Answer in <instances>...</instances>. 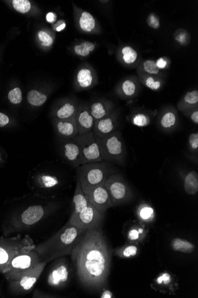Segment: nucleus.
<instances>
[{"label":"nucleus","instance_id":"393cba45","mask_svg":"<svg viewBox=\"0 0 198 298\" xmlns=\"http://www.w3.org/2000/svg\"><path fill=\"white\" fill-rule=\"evenodd\" d=\"M96 83L95 74H93L90 68H83L77 72L75 77V85L78 90H88L95 85Z\"/></svg>","mask_w":198,"mask_h":298},{"label":"nucleus","instance_id":"c756f323","mask_svg":"<svg viewBox=\"0 0 198 298\" xmlns=\"http://www.w3.org/2000/svg\"><path fill=\"white\" fill-rule=\"evenodd\" d=\"M136 72H137V74H145L165 77L163 72L158 69L156 66L155 60L152 59L142 61L137 67Z\"/></svg>","mask_w":198,"mask_h":298},{"label":"nucleus","instance_id":"2f4dec72","mask_svg":"<svg viewBox=\"0 0 198 298\" xmlns=\"http://www.w3.org/2000/svg\"><path fill=\"white\" fill-rule=\"evenodd\" d=\"M139 247L138 244L128 243L124 246L117 248L115 249V255L121 258L128 259L134 257L139 253Z\"/></svg>","mask_w":198,"mask_h":298},{"label":"nucleus","instance_id":"a19ab883","mask_svg":"<svg viewBox=\"0 0 198 298\" xmlns=\"http://www.w3.org/2000/svg\"><path fill=\"white\" fill-rule=\"evenodd\" d=\"M147 24L151 28L157 30L161 26V22L159 17L154 13H151L147 18Z\"/></svg>","mask_w":198,"mask_h":298},{"label":"nucleus","instance_id":"5701e85b","mask_svg":"<svg viewBox=\"0 0 198 298\" xmlns=\"http://www.w3.org/2000/svg\"><path fill=\"white\" fill-rule=\"evenodd\" d=\"M91 115L93 116L94 121L105 118L115 110V105L112 101L105 99H100L94 101L88 105Z\"/></svg>","mask_w":198,"mask_h":298},{"label":"nucleus","instance_id":"aec40b11","mask_svg":"<svg viewBox=\"0 0 198 298\" xmlns=\"http://www.w3.org/2000/svg\"><path fill=\"white\" fill-rule=\"evenodd\" d=\"M117 57L120 63L129 68H136L141 63L138 51L130 45L120 46L117 50Z\"/></svg>","mask_w":198,"mask_h":298},{"label":"nucleus","instance_id":"f3484780","mask_svg":"<svg viewBox=\"0 0 198 298\" xmlns=\"http://www.w3.org/2000/svg\"><path fill=\"white\" fill-rule=\"evenodd\" d=\"M141 83L137 76H129L124 77L115 87V94L119 99L130 100L136 98L140 91Z\"/></svg>","mask_w":198,"mask_h":298},{"label":"nucleus","instance_id":"cd10ccee","mask_svg":"<svg viewBox=\"0 0 198 298\" xmlns=\"http://www.w3.org/2000/svg\"><path fill=\"white\" fill-rule=\"evenodd\" d=\"M77 22L80 29L83 32L96 33L98 31L95 18L91 14L86 11H80Z\"/></svg>","mask_w":198,"mask_h":298},{"label":"nucleus","instance_id":"7ed1b4c3","mask_svg":"<svg viewBox=\"0 0 198 298\" xmlns=\"http://www.w3.org/2000/svg\"><path fill=\"white\" fill-rule=\"evenodd\" d=\"M110 164L103 161L82 164L76 169V180L85 194L97 186L104 185L108 178L114 174Z\"/></svg>","mask_w":198,"mask_h":298},{"label":"nucleus","instance_id":"4c0bfd02","mask_svg":"<svg viewBox=\"0 0 198 298\" xmlns=\"http://www.w3.org/2000/svg\"><path fill=\"white\" fill-rule=\"evenodd\" d=\"M174 40L180 46H186L191 42V35L186 29H178L174 33Z\"/></svg>","mask_w":198,"mask_h":298},{"label":"nucleus","instance_id":"72a5a7b5","mask_svg":"<svg viewBox=\"0 0 198 298\" xmlns=\"http://www.w3.org/2000/svg\"><path fill=\"white\" fill-rule=\"evenodd\" d=\"M48 99V96L44 92L38 90H32L27 93L28 103L33 107H41Z\"/></svg>","mask_w":198,"mask_h":298},{"label":"nucleus","instance_id":"0eeeda50","mask_svg":"<svg viewBox=\"0 0 198 298\" xmlns=\"http://www.w3.org/2000/svg\"><path fill=\"white\" fill-rule=\"evenodd\" d=\"M72 139L77 141L82 148L83 156L82 164L103 161L99 142L93 132L79 134Z\"/></svg>","mask_w":198,"mask_h":298},{"label":"nucleus","instance_id":"ddd939ff","mask_svg":"<svg viewBox=\"0 0 198 298\" xmlns=\"http://www.w3.org/2000/svg\"><path fill=\"white\" fill-rule=\"evenodd\" d=\"M119 111L115 110L110 115L95 121L93 131L97 139H102L115 132L119 126Z\"/></svg>","mask_w":198,"mask_h":298},{"label":"nucleus","instance_id":"c9c22d12","mask_svg":"<svg viewBox=\"0 0 198 298\" xmlns=\"http://www.w3.org/2000/svg\"><path fill=\"white\" fill-rule=\"evenodd\" d=\"M187 154L189 158L198 163V133L194 132L189 136L188 147H187Z\"/></svg>","mask_w":198,"mask_h":298},{"label":"nucleus","instance_id":"58836bf2","mask_svg":"<svg viewBox=\"0 0 198 298\" xmlns=\"http://www.w3.org/2000/svg\"><path fill=\"white\" fill-rule=\"evenodd\" d=\"M12 3L15 10L21 13L29 12L31 8V4L28 0H13Z\"/></svg>","mask_w":198,"mask_h":298},{"label":"nucleus","instance_id":"8fccbe9b","mask_svg":"<svg viewBox=\"0 0 198 298\" xmlns=\"http://www.w3.org/2000/svg\"><path fill=\"white\" fill-rule=\"evenodd\" d=\"M66 23L61 24L59 26H58L57 28H56V31L61 32L64 29L66 28Z\"/></svg>","mask_w":198,"mask_h":298},{"label":"nucleus","instance_id":"ea45409f","mask_svg":"<svg viewBox=\"0 0 198 298\" xmlns=\"http://www.w3.org/2000/svg\"><path fill=\"white\" fill-rule=\"evenodd\" d=\"M8 99L13 104H20L23 99L21 88H15L10 91L8 94Z\"/></svg>","mask_w":198,"mask_h":298},{"label":"nucleus","instance_id":"dca6fc26","mask_svg":"<svg viewBox=\"0 0 198 298\" xmlns=\"http://www.w3.org/2000/svg\"><path fill=\"white\" fill-rule=\"evenodd\" d=\"M179 124L178 111L173 105H167L158 115L157 126L164 133H171L177 129Z\"/></svg>","mask_w":198,"mask_h":298},{"label":"nucleus","instance_id":"f8f14e48","mask_svg":"<svg viewBox=\"0 0 198 298\" xmlns=\"http://www.w3.org/2000/svg\"><path fill=\"white\" fill-rule=\"evenodd\" d=\"M90 204L102 214L113 207L110 194L104 185L97 186L85 194Z\"/></svg>","mask_w":198,"mask_h":298},{"label":"nucleus","instance_id":"1a4fd4ad","mask_svg":"<svg viewBox=\"0 0 198 298\" xmlns=\"http://www.w3.org/2000/svg\"><path fill=\"white\" fill-rule=\"evenodd\" d=\"M104 217L105 214L99 212L89 203L87 207L68 222L81 229L87 230L100 227Z\"/></svg>","mask_w":198,"mask_h":298},{"label":"nucleus","instance_id":"de8ad7c7","mask_svg":"<svg viewBox=\"0 0 198 298\" xmlns=\"http://www.w3.org/2000/svg\"><path fill=\"white\" fill-rule=\"evenodd\" d=\"M46 19L47 22H48L49 23H53L55 21L56 17L54 13L50 12L47 14Z\"/></svg>","mask_w":198,"mask_h":298},{"label":"nucleus","instance_id":"37998d69","mask_svg":"<svg viewBox=\"0 0 198 298\" xmlns=\"http://www.w3.org/2000/svg\"><path fill=\"white\" fill-rule=\"evenodd\" d=\"M183 115H185L189 119L194 123V124L198 125V107L194 108V109L189 110L182 113Z\"/></svg>","mask_w":198,"mask_h":298},{"label":"nucleus","instance_id":"2eb2a0df","mask_svg":"<svg viewBox=\"0 0 198 298\" xmlns=\"http://www.w3.org/2000/svg\"><path fill=\"white\" fill-rule=\"evenodd\" d=\"M42 261L40 255L34 248L17 255L9 264L18 273L17 276L26 270L33 268Z\"/></svg>","mask_w":198,"mask_h":298},{"label":"nucleus","instance_id":"4468645a","mask_svg":"<svg viewBox=\"0 0 198 298\" xmlns=\"http://www.w3.org/2000/svg\"><path fill=\"white\" fill-rule=\"evenodd\" d=\"M46 264L45 262L41 261L38 265L18 275L17 277L18 278V281L16 283L19 290L23 292L31 291L43 273Z\"/></svg>","mask_w":198,"mask_h":298},{"label":"nucleus","instance_id":"c85d7f7f","mask_svg":"<svg viewBox=\"0 0 198 298\" xmlns=\"http://www.w3.org/2000/svg\"><path fill=\"white\" fill-rule=\"evenodd\" d=\"M139 83L143 84L150 90L159 91L165 85V77L152 76L145 74H138L137 76Z\"/></svg>","mask_w":198,"mask_h":298},{"label":"nucleus","instance_id":"a211bd4d","mask_svg":"<svg viewBox=\"0 0 198 298\" xmlns=\"http://www.w3.org/2000/svg\"><path fill=\"white\" fill-rule=\"evenodd\" d=\"M75 120L79 135L86 134L93 131L95 121L91 115L88 105L79 104Z\"/></svg>","mask_w":198,"mask_h":298},{"label":"nucleus","instance_id":"79ce46f5","mask_svg":"<svg viewBox=\"0 0 198 298\" xmlns=\"http://www.w3.org/2000/svg\"><path fill=\"white\" fill-rule=\"evenodd\" d=\"M38 36L39 40L42 42V45L44 47L51 46L54 43V40H53L51 36L45 31H44V30H40L38 33Z\"/></svg>","mask_w":198,"mask_h":298},{"label":"nucleus","instance_id":"a18cd8bd","mask_svg":"<svg viewBox=\"0 0 198 298\" xmlns=\"http://www.w3.org/2000/svg\"><path fill=\"white\" fill-rule=\"evenodd\" d=\"M10 119L5 114L0 113V127H4L9 124Z\"/></svg>","mask_w":198,"mask_h":298},{"label":"nucleus","instance_id":"4be33fe9","mask_svg":"<svg viewBox=\"0 0 198 298\" xmlns=\"http://www.w3.org/2000/svg\"><path fill=\"white\" fill-rule=\"evenodd\" d=\"M157 112L153 110L138 108L133 110L127 118L131 124L135 126L144 127L149 126L152 124Z\"/></svg>","mask_w":198,"mask_h":298},{"label":"nucleus","instance_id":"49530a36","mask_svg":"<svg viewBox=\"0 0 198 298\" xmlns=\"http://www.w3.org/2000/svg\"><path fill=\"white\" fill-rule=\"evenodd\" d=\"M33 298H54L53 295L48 294L43 295L42 292L36 290L34 292V294L33 295Z\"/></svg>","mask_w":198,"mask_h":298},{"label":"nucleus","instance_id":"473e14b6","mask_svg":"<svg viewBox=\"0 0 198 298\" xmlns=\"http://www.w3.org/2000/svg\"><path fill=\"white\" fill-rule=\"evenodd\" d=\"M184 189L188 195L194 196L198 192V174L195 171L189 172L184 177Z\"/></svg>","mask_w":198,"mask_h":298},{"label":"nucleus","instance_id":"bb28decb","mask_svg":"<svg viewBox=\"0 0 198 298\" xmlns=\"http://www.w3.org/2000/svg\"><path fill=\"white\" fill-rule=\"evenodd\" d=\"M177 110L183 113L186 111L198 107V91L193 90L187 92L177 104Z\"/></svg>","mask_w":198,"mask_h":298},{"label":"nucleus","instance_id":"e433bc0d","mask_svg":"<svg viewBox=\"0 0 198 298\" xmlns=\"http://www.w3.org/2000/svg\"><path fill=\"white\" fill-rule=\"evenodd\" d=\"M96 48L95 43L90 41H83L79 44H77L74 47L75 54L79 56L86 57L90 55Z\"/></svg>","mask_w":198,"mask_h":298},{"label":"nucleus","instance_id":"39448f33","mask_svg":"<svg viewBox=\"0 0 198 298\" xmlns=\"http://www.w3.org/2000/svg\"><path fill=\"white\" fill-rule=\"evenodd\" d=\"M113 207L125 204L133 198V192L122 175L113 174L104 183Z\"/></svg>","mask_w":198,"mask_h":298},{"label":"nucleus","instance_id":"a878e982","mask_svg":"<svg viewBox=\"0 0 198 298\" xmlns=\"http://www.w3.org/2000/svg\"><path fill=\"white\" fill-rule=\"evenodd\" d=\"M73 211L70 216V218H74L79 214L83 209L87 207L89 202L86 195L84 193L79 181L76 180V187H75L73 200Z\"/></svg>","mask_w":198,"mask_h":298},{"label":"nucleus","instance_id":"f704fd0d","mask_svg":"<svg viewBox=\"0 0 198 298\" xmlns=\"http://www.w3.org/2000/svg\"><path fill=\"white\" fill-rule=\"evenodd\" d=\"M171 247L175 251L185 253H193L195 246L192 242L181 238H175L172 241Z\"/></svg>","mask_w":198,"mask_h":298},{"label":"nucleus","instance_id":"f257e3e1","mask_svg":"<svg viewBox=\"0 0 198 298\" xmlns=\"http://www.w3.org/2000/svg\"><path fill=\"white\" fill-rule=\"evenodd\" d=\"M71 255L78 278L85 288L99 291L107 285L111 253L100 227L86 230Z\"/></svg>","mask_w":198,"mask_h":298},{"label":"nucleus","instance_id":"9b49d317","mask_svg":"<svg viewBox=\"0 0 198 298\" xmlns=\"http://www.w3.org/2000/svg\"><path fill=\"white\" fill-rule=\"evenodd\" d=\"M53 204H35L29 206L23 211L21 222L24 227H30L37 224L55 210Z\"/></svg>","mask_w":198,"mask_h":298},{"label":"nucleus","instance_id":"6e6552de","mask_svg":"<svg viewBox=\"0 0 198 298\" xmlns=\"http://www.w3.org/2000/svg\"><path fill=\"white\" fill-rule=\"evenodd\" d=\"M50 270L47 282L55 288H64L71 280L72 270L67 258L61 257L54 260Z\"/></svg>","mask_w":198,"mask_h":298},{"label":"nucleus","instance_id":"412c9836","mask_svg":"<svg viewBox=\"0 0 198 298\" xmlns=\"http://www.w3.org/2000/svg\"><path fill=\"white\" fill-rule=\"evenodd\" d=\"M127 227L125 231V237L128 243L140 244L146 240L149 230L145 226L144 224L141 222H133Z\"/></svg>","mask_w":198,"mask_h":298},{"label":"nucleus","instance_id":"7c9ffc66","mask_svg":"<svg viewBox=\"0 0 198 298\" xmlns=\"http://www.w3.org/2000/svg\"><path fill=\"white\" fill-rule=\"evenodd\" d=\"M136 214L139 222L143 224H150L155 218L154 208L146 203H142L138 206L136 210Z\"/></svg>","mask_w":198,"mask_h":298},{"label":"nucleus","instance_id":"9d476101","mask_svg":"<svg viewBox=\"0 0 198 298\" xmlns=\"http://www.w3.org/2000/svg\"><path fill=\"white\" fill-rule=\"evenodd\" d=\"M59 151L62 159L71 168L77 169L82 164V148L74 139H62Z\"/></svg>","mask_w":198,"mask_h":298},{"label":"nucleus","instance_id":"423d86ee","mask_svg":"<svg viewBox=\"0 0 198 298\" xmlns=\"http://www.w3.org/2000/svg\"><path fill=\"white\" fill-rule=\"evenodd\" d=\"M33 192L40 197H52V192L57 191L61 185V180L57 174L47 170H40L33 172Z\"/></svg>","mask_w":198,"mask_h":298},{"label":"nucleus","instance_id":"b1692460","mask_svg":"<svg viewBox=\"0 0 198 298\" xmlns=\"http://www.w3.org/2000/svg\"><path fill=\"white\" fill-rule=\"evenodd\" d=\"M79 103L73 99H65L61 102L54 111V118L66 119L76 115Z\"/></svg>","mask_w":198,"mask_h":298},{"label":"nucleus","instance_id":"09e8293b","mask_svg":"<svg viewBox=\"0 0 198 298\" xmlns=\"http://www.w3.org/2000/svg\"><path fill=\"white\" fill-rule=\"evenodd\" d=\"M113 295L110 291H105L101 295V298H112Z\"/></svg>","mask_w":198,"mask_h":298},{"label":"nucleus","instance_id":"f03ea898","mask_svg":"<svg viewBox=\"0 0 198 298\" xmlns=\"http://www.w3.org/2000/svg\"><path fill=\"white\" fill-rule=\"evenodd\" d=\"M86 230L69 224L68 222L62 229L43 243L35 245V250L39 253L42 261L46 264L71 254L72 249Z\"/></svg>","mask_w":198,"mask_h":298},{"label":"nucleus","instance_id":"c03bdc74","mask_svg":"<svg viewBox=\"0 0 198 298\" xmlns=\"http://www.w3.org/2000/svg\"><path fill=\"white\" fill-rule=\"evenodd\" d=\"M156 66L158 69L162 71L163 70L167 69L171 65V61L166 57H160L155 61Z\"/></svg>","mask_w":198,"mask_h":298},{"label":"nucleus","instance_id":"20e7f679","mask_svg":"<svg viewBox=\"0 0 198 298\" xmlns=\"http://www.w3.org/2000/svg\"><path fill=\"white\" fill-rule=\"evenodd\" d=\"M103 161L124 166L126 164L127 151L124 139L118 130L102 139H97Z\"/></svg>","mask_w":198,"mask_h":298},{"label":"nucleus","instance_id":"6ab92c4d","mask_svg":"<svg viewBox=\"0 0 198 298\" xmlns=\"http://www.w3.org/2000/svg\"><path fill=\"white\" fill-rule=\"evenodd\" d=\"M56 133L63 139H72L79 135L75 116L66 119H54Z\"/></svg>","mask_w":198,"mask_h":298}]
</instances>
